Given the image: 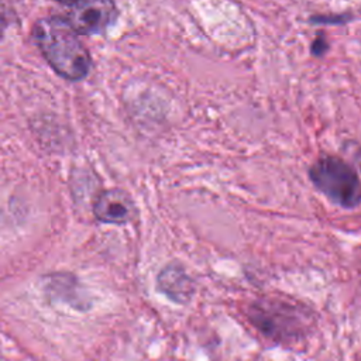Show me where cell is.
<instances>
[{"mask_svg":"<svg viewBox=\"0 0 361 361\" xmlns=\"http://www.w3.org/2000/svg\"><path fill=\"white\" fill-rule=\"evenodd\" d=\"M6 28H7V20H6L4 14H1V13H0V41H1V39H3V37H4Z\"/></svg>","mask_w":361,"mask_h":361,"instance_id":"obj_8","label":"cell"},{"mask_svg":"<svg viewBox=\"0 0 361 361\" xmlns=\"http://www.w3.org/2000/svg\"><path fill=\"white\" fill-rule=\"evenodd\" d=\"M327 45H329V44H327L326 38H324L323 35H320V37H317V38L313 41L310 51H312V54H313V55L320 56V55H323V54L326 52Z\"/></svg>","mask_w":361,"mask_h":361,"instance_id":"obj_7","label":"cell"},{"mask_svg":"<svg viewBox=\"0 0 361 361\" xmlns=\"http://www.w3.org/2000/svg\"><path fill=\"white\" fill-rule=\"evenodd\" d=\"M96 220L104 224L123 226L135 217L137 207L133 197L120 188L102 190L92 206Z\"/></svg>","mask_w":361,"mask_h":361,"instance_id":"obj_5","label":"cell"},{"mask_svg":"<svg viewBox=\"0 0 361 361\" xmlns=\"http://www.w3.org/2000/svg\"><path fill=\"white\" fill-rule=\"evenodd\" d=\"M157 282L158 289L175 302H186L193 292L192 279L183 268L176 264L165 267L159 272Z\"/></svg>","mask_w":361,"mask_h":361,"instance_id":"obj_6","label":"cell"},{"mask_svg":"<svg viewBox=\"0 0 361 361\" xmlns=\"http://www.w3.org/2000/svg\"><path fill=\"white\" fill-rule=\"evenodd\" d=\"M248 314L261 331L275 338L299 334L307 319L302 307L282 299H259L250 306Z\"/></svg>","mask_w":361,"mask_h":361,"instance_id":"obj_3","label":"cell"},{"mask_svg":"<svg viewBox=\"0 0 361 361\" xmlns=\"http://www.w3.org/2000/svg\"><path fill=\"white\" fill-rule=\"evenodd\" d=\"M32 38L48 65L61 78L79 82L89 75L90 52L59 14L38 18L32 25Z\"/></svg>","mask_w":361,"mask_h":361,"instance_id":"obj_1","label":"cell"},{"mask_svg":"<svg viewBox=\"0 0 361 361\" xmlns=\"http://www.w3.org/2000/svg\"><path fill=\"white\" fill-rule=\"evenodd\" d=\"M117 14V6L111 1H76L63 4V13L59 16L75 34L96 35L110 27Z\"/></svg>","mask_w":361,"mask_h":361,"instance_id":"obj_4","label":"cell"},{"mask_svg":"<svg viewBox=\"0 0 361 361\" xmlns=\"http://www.w3.org/2000/svg\"><path fill=\"white\" fill-rule=\"evenodd\" d=\"M309 178L314 188L334 204L344 209H355L360 204L358 173L343 158L334 155L320 157L310 166Z\"/></svg>","mask_w":361,"mask_h":361,"instance_id":"obj_2","label":"cell"}]
</instances>
